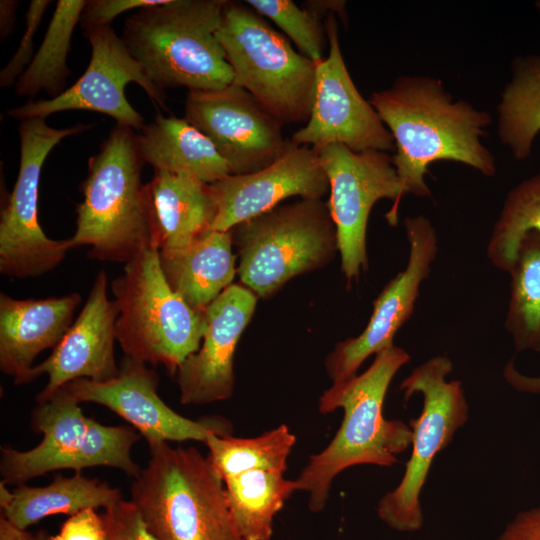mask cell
<instances>
[{
  "instance_id": "obj_7",
  "label": "cell",
  "mask_w": 540,
  "mask_h": 540,
  "mask_svg": "<svg viewBox=\"0 0 540 540\" xmlns=\"http://www.w3.org/2000/svg\"><path fill=\"white\" fill-rule=\"evenodd\" d=\"M217 37L233 84L249 92L281 125L308 121L318 63L296 52L245 2L225 1Z\"/></svg>"
},
{
  "instance_id": "obj_11",
  "label": "cell",
  "mask_w": 540,
  "mask_h": 540,
  "mask_svg": "<svg viewBox=\"0 0 540 540\" xmlns=\"http://www.w3.org/2000/svg\"><path fill=\"white\" fill-rule=\"evenodd\" d=\"M317 152L329 181L327 203L336 227L341 270L351 284L368 267L366 236L372 207L381 199L393 200L387 220L394 225L406 193L388 152H354L341 144Z\"/></svg>"
},
{
  "instance_id": "obj_6",
  "label": "cell",
  "mask_w": 540,
  "mask_h": 540,
  "mask_svg": "<svg viewBox=\"0 0 540 540\" xmlns=\"http://www.w3.org/2000/svg\"><path fill=\"white\" fill-rule=\"evenodd\" d=\"M119 315L116 340L124 356L171 374L195 353L207 329L204 311L192 309L168 284L159 249L151 248L124 264L111 282Z\"/></svg>"
},
{
  "instance_id": "obj_3",
  "label": "cell",
  "mask_w": 540,
  "mask_h": 540,
  "mask_svg": "<svg viewBox=\"0 0 540 540\" xmlns=\"http://www.w3.org/2000/svg\"><path fill=\"white\" fill-rule=\"evenodd\" d=\"M137 133L116 124L100 151L88 160V173L76 206L70 250L89 247L87 256L126 264L145 250L159 249L158 231Z\"/></svg>"
},
{
  "instance_id": "obj_37",
  "label": "cell",
  "mask_w": 540,
  "mask_h": 540,
  "mask_svg": "<svg viewBox=\"0 0 540 540\" xmlns=\"http://www.w3.org/2000/svg\"><path fill=\"white\" fill-rule=\"evenodd\" d=\"M497 540H540V504L519 511Z\"/></svg>"
},
{
  "instance_id": "obj_12",
  "label": "cell",
  "mask_w": 540,
  "mask_h": 540,
  "mask_svg": "<svg viewBox=\"0 0 540 540\" xmlns=\"http://www.w3.org/2000/svg\"><path fill=\"white\" fill-rule=\"evenodd\" d=\"M84 36L91 46V58L81 77L60 95L9 108L6 116L20 120L46 119L62 111L87 110L108 115L116 124L139 132L146 124L125 96V87L131 82L139 85L157 106L167 110L165 92L151 82L111 26L85 30Z\"/></svg>"
},
{
  "instance_id": "obj_38",
  "label": "cell",
  "mask_w": 540,
  "mask_h": 540,
  "mask_svg": "<svg viewBox=\"0 0 540 540\" xmlns=\"http://www.w3.org/2000/svg\"><path fill=\"white\" fill-rule=\"evenodd\" d=\"M503 377L516 391L528 394H540V376H528L519 372L513 359L503 369Z\"/></svg>"
},
{
  "instance_id": "obj_9",
  "label": "cell",
  "mask_w": 540,
  "mask_h": 540,
  "mask_svg": "<svg viewBox=\"0 0 540 540\" xmlns=\"http://www.w3.org/2000/svg\"><path fill=\"white\" fill-rule=\"evenodd\" d=\"M452 370L450 358L437 355L415 367L400 384L405 400L419 393L423 406L419 417L410 420L412 450L403 477L377 505L379 519L393 530L413 533L422 528L420 495L431 465L469 418L462 383L447 380Z\"/></svg>"
},
{
  "instance_id": "obj_29",
  "label": "cell",
  "mask_w": 540,
  "mask_h": 540,
  "mask_svg": "<svg viewBox=\"0 0 540 540\" xmlns=\"http://www.w3.org/2000/svg\"><path fill=\"white\" fill-rule=\"evenodd\" d=\"M510 275L504 328L518 352L540 354V234L521 241Z\"/></svg>"
},
{
  "instance_id": "obj_14",
  "label": "cell",
  "mask_w": 540,
  "mask_h": 540,
  "mask_svg": "<svg viewBox=\"0 0 540 540\" xmlns=\"http://www.w3.org/2000/svg\"><path fill=\"white\" fill-rule=\"evenodd\" d=\"M184 118L210 139L234 175L272 164L288 144L282 125L233 83L216 90L188 91Z\"/></svg>"
},
{
  "instance_id": "obj_19",
  "label": "cell",
  "mask_w": 540,
  "mask_h": 540,
  "mask_svg": "<svg viewBox=\"0 0 540 540\" xmlns=\"http://www.w3.org/2000/svg\"><path fill=\"white\" fill-rule=\"evenodd\" d=\"M257 298L244 285L232 284L204 309L207 329L201 345L175 374L182 404L203 405L232 396L236 347Z\"/></svg>"
},
{
  "instance_id": "obj_8",
  "label": "cell",
  "mask_w": 540,
  "mask_h": 540,
  "mask_svg": "<svg viewBox=\"0 0 540 540\" xmlns=\"http://www.w3.org/2000/svg\"><path fill=\"white\" fill-rule=\"evenodd\" d=\"M231 231L240 282L262 298L323 267L338 251L336 227L322 199L278 205Z\"/></svg>"
},
{
  "instance_id": "obj_39",
  "label": "cell",
  "mask_w": 540,
  "mask_h": 540,
  "mask_svg": "<svg viewBox=\"0 0 540 540\" xmlns=\"http://www.w3.org/2000/svg\"><path fill=\"white\" fill-rule=\"evenodd\" d=\"M303 7L321 19L329 14H337L345 24L347 22L346 2L343 0H309L304 2Z\"/></svg>"
},
{
  "instance_id": "obj_18",
  "label": "cell",
  "mask_w": 540,
  "mask_h": 540,
  "mask_svg": "<svg viewBox=\"0 0 540 540\" xmlns=\"http://www.w3.org/2000/svg\"><path fill=\"white\" fill-rule=\"evenodd\" d=\"M108 277L104 271L96 275L88 298L51 354L34 365L25 384L46 374V386L36 396V403L46 402L65 384L77 379L108 381L120 372L114 344L119 309L107 295Z\"/></svg>"
},
{
  "instance_id": "obj_42",
  "label": "cell",
  "mask_w": 540,
  "mask_h": 540,
  "mask_svg": "<svg viewBox=\"0 0 540 540\" xmlns=\"http://www.w3.org/2000/svg\"><path fill=\"white\" fill-rule=\"evenodd\" d=\"M13 497V492L6 487V483L1 480L0 482V506L1 510L7 507Z\"/></svg>"
},
{
  "instance_id": "obj_43",
  "label": "cell",
  "mask_w": 540,
  "mask_h": 540,
  "mask_svg": "<svg viewBox=\"0 0 540 540\" xmlns=\"http://www.w3.org/2000/svg\"><path fill=\"white\" fill-rule=\"evenodd\" d=\"M535 7L538 10V12L540 13V0L535 2Z\"/></svg>"
},
{
  "instance_id": "obj_36",
  "label": "cell",
  "mask_w": 540,
  "mask_h": 540,
  "mask_svg": "<svg viewBox=\"0 0 540 540\" xmlns=\"http://www.w3.org/2000/svg\"><path fill=\"white\" fill-rule=\"evenodd\" d=\"M48 540H106L102 514L96 509H86L71 515Z\"/></svg>"
},
{
  "instance_id": "obj_22",
  "label": "cell",
  "mask_w": 540,
  "mask_h": 540,
  "mask_svg": "<svg viewBox=\"0 0 540 540\" xmlns=\"http://www.w3.org/2000/svg\"><path fill=\"white\" fill-rule=\"evenodd\" d=\"M141 158L154 172H170L212 184L232 174L213 143L184 117L163 116L137 133Z\"/></svg>"
},
{
  "instance_id": "obj_40",
  "label": "cell",
  "mask_w": 540,
  "mask_h": 540,
  "mask_svg": "<svg viewBox=\"0 0 540 540\" xmlns=\"http://www.w3.org/2000/svg\"><path fill=\"white\" fill-rule=\"evenodd\" d=\"M19 2L16 0L0 1V37L5 40L14 30L16 21V9Z\"/></svg>"
},
{
  "instance_id": "obj_23",
  "label": "cell",
  "mask_w": 540,
  "mask_h": 540,
  "mask_svg": "<svg viewBox=\"0 0 540 540\" xmlns=\"http://www.w3.org/2000/svg\"><path fill=\"white\" fill-rule=\"evenodd\" d=\"M148 189L160 253L183 249L208 232L217 214L209 184L185 175L154 172Z\"/></svg>"
},
{
  "instance_id": "obj_31",
  "label": "cell",
  "mask_w": 540,
  "mask_h": 540,
  "mask_svg": "<svg viewBox=\"0 0 540 540\" xmlns=\"http://www.w3.org/2000/svg\"><path fill=\"white\" fill-rule=\"evenodd\" d=\"M529 233L540 234V173L507 193L487 242L486 254L492 265L508 273Z\"/></svg>"
},
{
  "instance_id": "obj_30",
  "label": "cell",
  "mask_w": 540,
  "mask_h": 540,
  "mask_svg": "<svg viewBox=\"0 0 540 540\" xmlns=\"http://www.w3.org/2000/svg\"><path fill=\"white\" fill-rule=\"evenodd\" d=\"M295 443L296 436L285 424L253 438L212 434L205 441L208 456L222 479L251 470L285 473Z\"/></svg>"
},
{
  "instance_id": "obj_27",
  "label": "cell",
  "mask_w": 540,
  "mask_h": 540,
  "mask_svg": "<svg viewBox=\"0 0 540 540\" xmlns=\"http://www.w3.org/2000/svg\"><path fill=\"white\" fill-rule=\"evenodd\" d=\"M511 72L497 106L498 135L513 158L523 161L540 133V56L515 58Z\"/></svg>"
},
{
  "instance_id": "obj_20",
  "label": "cell",
  "mask_w": 540,
  "mask_h": 540,
  "mask_svg": "<svg viewBox=\"0 0 540 540\" xmlns=\"http://www.w3.org/2000/svg\"><path fill=\"white\" fill-rule=\"evenodd\" d=\"M89 422L79 403L59 388L31 413L32 429L42 434L34 448L19 451L2 447L0 474L6 484L20 485L51 471L90 467Z\"/></svg>"
},
{
  "instance_id": "obj_13",
  "label": "cell",
  "mask_w": 540,
  "mask_h": 540,
  "mask_svg": "<svg viewBox=\"0 0 540 540\" xmlns=\"http://www.w3.org/2000/svg\"><path fill=\"white\" fill-rule=\"evenodd\" d=\"M328 55L317 64L315 96L308 121L291 137L316 151L341 144L354 152L395 150L378 113L356 88L344 61L335 14L326 17Z\"/></svg>"
},
{
  "instance_id": "obj_2",
  "label": "cell",
  "mask_w": 540,
  "mask_h": 540,
  "mask_svg": "<svg viewBox=\"0 0 540 540\" xmlns=\"http://www.w3.org/2000/svg\"><path fill=\"white\" fill-rule=\"evenodd\" d=\"M410 358L406 350L393 344L376 354L363 373L332 384L320 396V413L341 408L344 415L330 443L309 457L295 479L297 491L308 496L311 512L325 508L331 485L341 472L356 465L392 466L396 455L411 445L410 426L386 419L383 413L388 388Z\"/></svg>"
},
{
  "instance_id": "obj_17",
  "label": "cell",
  "mask_w": 540,
  "mask_h": 540,
  "mask_svg": "<svg viewBox=\"0 0 540 540\" xmlns=\"http://www.w3.org/2000/svg\"><path fill=\"white\" fill-rule=\"evenodd\" d=\"M209 187L217 207L212 230L229 231L287 198L322 199L329 181L318 152L288 140L272 164L250 174L227 175Z\"/></svg>"
},
{
  "instance_id": "obj_32",
  "label": "cell",
  "mask_w": 540,
  "mask_h": 540,
  "mask_svg": "<svg viewBox=\"0 0 540 540\" xmlns=\"http://www.w3.org/2000/svg\"><path fill=\"white\" fill-rule=\"evenodd\" d=\"M245 3L281 28L302 55L315 63L325 58L326 31L322 19L314 12L300 8L291 0H247Z\"/></svg>"
},
{
  "instance_id": "obj_25",
  "label": "cell",
  "mask_w": 540,
  "mask_h": 540,
  "mask_svg": "<svg viewBox=\"0 0 540 540\" xmlns=\"http://www.w3.org/2000/svg\"><path fill=\"white\" fill-rule=\"evenodd\" d=\"M12 492V500L2 509L1 516L22 530L50 515L71 516L86 509L105 510L122 499L118 488L87 477L81 471L71 476L59 474L45 486L20 484Z\"/></svg>"
},
{
  "instance_id": "obj_15",
  "label": "cell",
  "mask_w": 540,
  "mask_h": 540,
  "mask_svg": "<svg viewBox=\"0 0 540 540\" xmlns=\"http://www.w3.org/2000/svg\"><path fill=\"white\" fill-rule=\"evenodd\" d=\"M157 372L124 356L119 374L108 381L77 379L65 390L79 404L102 405L130 424L149 445L188 440L204 442L212 435L231 436L232 424L220 416L192 420L174 411L158 394Z\"/></svg>"
},
{
  "instance_id": "obj_24",
  "label": "cell",
  "mask_w": 540,
  "mask_h": 540,
  "mask_svg": "<svg viewBox=\"0 0 540 540\" xmlns=\"http://www.w3.org/2000/svg\"><path fill=\"white\" fill-rule=\"evenodd\" d=\"M232 245L231 230H212L183 249L160 253L168 284L192 309L204 311L232 285L237 274Z\"/></svg>"
},
{
  "instance_id": "obj_10",
  "label": "cell",
  "mask_w": 540,
  "mask_h": 540,
  "mask_svg": "<svg viewBox=\"0 0 540 540\" xmlns=\"http://www.w3.org/2000/svg\"><path fill=\"white\" fill-rule=\"evenodd\" d=\"M91 128L76 124L53 128L45 118L21 120L18 176L0 214V273L8 278L40 277L61 264L70 250L68 240H53L38 218V192L42 167L64 138Z\"/></svg>"
},
{
  "instance_id": "obj_4",
  "label": "cell",
  "mask_w": 540,
  "mask_h": 540,
  "mask_svg": "<svg viewBox=\"0 0 540 540\" xmlns=\"http://www.w3.org/2000/svg\"><path fill=\"white\" fill-rule=\"evenodd\" d=\"M226 0H169L137 10L123 26L122 40L159 89L216 90L234 75L218 40Z\"/></svg>"
},
{
  "instance_id": "obj_1",
  "label": "cell",
  "mask_w": 540,
  "mask_h": 540,
  "mask_svg": "<svg viewBox=\"0 0 540 540\" xmlns=\"http://www.w3.org/2000/svg\"><path fill=\"white\" fill-rule=\"evenodd\" d=\"M369 102L393 137L391 159L406 194L430 197L425 175L440 160L462 163L486 177L496 174V159L482 142L491 114L454 100L440 79L399 76L373 92Z\"/></svg>"
},
{
  "instance_id": "obj_34",
  "label": "cell",
  "mask_w": 540,
  "mask_h": 540,
  "mask_svg": "<svg viewBox=\"0 0 540 540\" xmlns=\"http://www.w3.org/2000/svg\"><path fill=\"white\" fill-rule=\"evenodd\" d=\"M106 540H157L131 500L121 499L102 513Z\"/></svg>"
},
{
  "instance_id": "obj_16",
  "label": "cell",
  "mask_w": 540,
  "mask_h": 540,
  "mask_svg": "<svg viewBox=\"0 0 540 540\" xmlns=\"http://www.w3.org/2000/svg\"><path fill=\"white\" fill-rule=\"evenodd\" d=\"M404 227L409 243L407 265L375 299L365 329L358 336L337 343L326 357L325 369L332 384L351 379L368 357L392 346L396 333L415 309L420 286L437 256L438 239L425 216L405 218Z\"/></svg>"
},
{
  "instance_id": "obj_21",
  "label": "cell",
  "mask_w": 540,
  "mask_h": 540,
  "mask_svg": "<svg viewBox=\"0 0 540 540\" xmlns=\"http://www.w3.org/2000/svg\"><path fill=\"white\" fill-rule=\"evenodd\" d=\"M81 300L77 292L44 299L0 294V369L14 384H25L37 356L61 341Z\"/></svg>"
},
{
  "instance_id": "obj_35",
  "label": "cell",
  "mask_w": 540,
  "mask_h": 540,
  "mask_svg": "<svg viewBox=\"0 0 540 540\" xmlns=\"http://www.w3.org/2000/svg\"><path fill=\"white\" fill-rule=\"evenodd\" d=\"M169 0H88L82 12L80 25L83 30L110 26L120 14L159 6Z\"/></svg>"
},
{
  "instance_id": "obj_33",
  "label": "cell",
  "mask_w": 540,
  "mask_h": 540,
  "mask_svg": "<svg viewBox=\"0 0 540 540\" xmlns=\"http://www.w3.org/2000/svg\"><path fill=\"white\" fill-rule=\"evenodd\" d=\"M50 0H32L25 14V30L19 46L10 61L0 72V86L8 88L16 84L19 77L34 57V39Z\"/></svg>"
},
{
  "instance_id": "obj_26",
  "label": "cell",
  "mask_w": 540,
  "mask_h": 540,
  "mask_svg": "<svg viewBox=\"0 0 540 540\" xmlns=\"http://www.w3.org/2000/svg\"><path fill=\"white\" fill-rule=\"evenodd\" d=\"M228 507L242 540H270L273 521L297 491L295 480L274 470H251L223 479Z\"/></svg>"
},
{
  "instance_id": "obj_5",
  "label": "cell",
  "mask_w": 540,
  "mask_h": 540,
  "mask_svg": "<svg viewBox=\"0 0 540 540\" xmlns=\"http://www.w3.org/2000/svg\"><path fill=\"white\" fill-rule=\"evenodd\" d=\"M148 447L150 458L130 493L157 540H242L223 479L208 455L168 442Z\"/></svg>"
},
{
  "instance_id": "obj_41",
  "label": "cell",
  "mask_w": 540,
  "mask_h": 540,
  "mask_svg": "<svg viewBox=\"0 0 540 540\" xmlns=\"http://www.w3.org/2000/svg\"><path fill=\"white\" fill-rule=\"evenodd\" d=\"M48 537L43 531L32 534L27 530L19 529L1 516L0 540H48Z\"/></svg>"
},
{
  "instance_id": "obj_28",
  "label": "cell",
  "mask_w": 540,
  "mask_h": 540,
  "mask_svg": "<svg viewBox=\"0 0 540 540\" xmlns=\"http://www.w3.org/2000/svg\"><path fill=\"white\" fill-rule=\"evenodd\" d=\"M86 3V0L57 2L39 49L16 82L17 95L32 97L43 90L53 98L66 90L71 38Z\"/></svg>"
}]
</instances>
